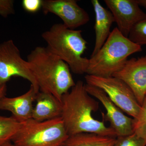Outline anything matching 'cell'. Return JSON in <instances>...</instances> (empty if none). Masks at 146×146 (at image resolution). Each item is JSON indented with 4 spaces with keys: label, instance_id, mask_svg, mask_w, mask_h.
I'll return each instance as SVG.
<instances>
[{
    "label": "cell",
    "instance_id": "1",
    "mask_svg": "<svg viewBox=\"0 0 146 146\" xmlns=\"http://www.w3.org/2000/svg\"><path fill=\"white\" fill-rule=\"evenodd\" d=\"M61 102V118L69 136L90 133L117 138L110 127L93 117V112L98 109L99 103L88 94L82 81L79 80L63 95Z\"/></svg>",
    "mask_w": 146,
    "mask_h": 146
},
{
    "label": "cell",
    "instance_id": "2",
    "mask_svg": "<svg viewBox=\"0 0 146 146\" xmlns=\"http://www.w3.org/2000/svg\"><path fill=\"white\" fill-rule=\"evenodd\" d=\"M27 60L39 91L52 94L60 101L76 84L68 64L46 47H36Z\"/></svg>",
    "mask_w": 146,
    "mask_h": 146
},
{
    "label": "cell",
    "instance_id": "3",
    "mask_svg": "<svg viewBox=\"0 0 146 146\" xmlns=\"http://www.w3.org/2000/svg\"><path fill=\"white\" fill-rule=\"evenodd\" d=\"M51 52L67 63L73 73H86L89 59L83 54L87 42L83 38L82 31L71 29L63 24H55L42 35Z\"/></svg>",
    "mask_w": 146,
    "mask_h": 146
},
{
    "label": "cell",
    "instance_id": "4",
    "mask_svg": "<svg viewBox=\"0 0 146 146\" xmlns=\"http://www.w3.org/2000/svg\"><path fill=\"white\" fill-rule=\"evenodd\" d=\"M141 47L115 27L100 49L89 58L86 74L104 77L113 76L123 67L129 56L142 50Z\"/></svg>",
    "mask_w": 146,
    "mask_h": 146
},
{
    "label": "cell",
    "instance_id": "5",
    "mask_svg": "<svg viewBox=\"0 0 146 146\" xmlns=\"http://www.w3.org/2000/svg\"><path fill=\"white\" fill-rule=\"evenodd\" d=\"M69 137L61 117L41 122L31 119L21 123L11 142L15 146H62Z\"/></svg>",
    "mask_w": 146,
    "mask_h": 146
},
{
    "label": "cell",
    "instance_id": "6",
    "mask_svg": "<svg viewBox=\"0 0 146 146\" xmlns=\"http://www.w3.org/2000/svg\"><path fill=\"white\" fill-rule=\"evenodd\" d=\"M85 80L86 84L98 87L104 91L124 113L134 119L138 117L141 106L131 89L122 80L114 76L104 77L88 74L85 76Z\"/></svg>",
    "mask_w": 146,
    "mask_h": 146
},
{
    "label": "cell",
    "instance_id": "7",
    "mask_svg": "<svg viewBox=\"0 0 146 146\" xmlns=\"http://www.w3.org/2000/svg\"><path fill=\"white\" fill-rule=\"evenodd\" d=\"M13 77L27 80L39 92V86L27 61L22 57L18 47L10 39L0 44V86L6 84Z\"/></svg>",
    "mask_w": 146,
    "mask_h": 146
},
{
    "label": "cell",
    "instance_id": "8",
    "mask_svg": "<svg viewBox=\"0 0 146 146\" xmlns=\"http://www.w3.org/2000/svg\"><path fill=\"white\" fill-rule=\"evenodd\" d=\"M85 88L89 95L98 100L103 106L106 113H102L103 118L109 122L110 127L114 131L117 137L133 133V118L125 115L102 89L86 84Z\"/></svg>",
    "mask_w": 146,
    "mask_h": 146
},
{
    "label": "cell",
    "instance_id": "9",
    "mask_svg": "<svg viewBox=\"0 0 146 146\" xmlns=\"http://www.w3.org/2000/svg\"><path fill=\"white\" fill-rule=\"evenodd\" d=\"M42 9L44 14L57 16L65 26L71 29L84 25L90 20L88 13L76 0H43Z\"/></svg>",
    "mask_w": 146,
    "mask_h": 146
},
{
    "label": "cell",
    "instance_id": "10",
    "mask_svg": "<svg viewBox=\"0 0 146 146\" xmlns=\"http://www.w3.org/2000/svg\"><path fill=\"white\" fill-rule=\"evenodd\" d=\"M115 19L120 32L128 37L133 27L143 19L146 13L140 8L136 0H105Z\"/></svg>",
    "mask_w": 146,
    "mask_h": 146
},
{
    "label": "cell",
    "instance_id": "11",
    "mask_svg": "<svg viewBox=\"0 0 146 146\" xmlns=\"http://www.w3.org/2000/svg\"><path fill=\"white\" fill-rule=\"evenodd\" d=\"M113 76L127 84L142 106L146 96V56L127 60L123 67Z\"/></svg>",
    "mask_w": 146,
    "mask_h": 146
},
{
    "label": "cell",
    "instance_id": "12",
    "mask_svg": "<svg viewBox=\"0 0 146 146\" xmlns=\"http://www.w3.org/2000/svg\"><path fill=\"white\" fill-rule=\"evenodd\" d=\"M38 92L31 85L28 91L23 95L12 98L4 97L0 101V110L11 112L12 117L20 123L30 119L33 103Z\"/></svg>",
    "mask_w": 146,
    "mask_h": 146
},
{
    "label": "cell",
    "instance_id": "13",
    "mask_svg": "<svg viewBox=\"0 0 146 146\" xmlns=\"http://www.w3.org/2000/svg\"><path fill=\"white\" fill-rule=\"evenodd\" d=\"M91 3L95 11L94 29L96 41L91 56L96 54L104 44L111 33L110 29L115 19L110 11L102 6L98 0H91Z\"/></svg>",
    "mask_w": 146,
    "mask_h": 146
},
{
    "label": "cell",
    "instance_id": "14",
    "mask_svg": "<svg viewBox=\"0 0 146 146\" xmlns=\"http://www.w3.org/2000/svg\"><path fill=\"white\" fill-rule=\"evenodd\" d=\"M35 102L32 119L41 122L61 117L62 103L52 94L39 91Z\"/></svg>",
    "mask_w": 146,
    "mask_h": 146
},
{
    "label": "cell",
    "instance_id": "15",
    "mask_svg": "<svg viewBox=\"0 0 146 146\" xmlns=\"http://www.w3.org/2000/svg\"><path fill=\"white\" fill-rule=\"evenodd\" d=\"M116 138L94 133H78L69 136L63 146H113Z\"/></svg>",
    "mask_w": 146,
    "mask_h": 146
},
{
    "label": "cell",
    "instance_id": "16",
    "mask_svg": "<svg viewBox=\"0 0 146 146\" xmlns=\"http://www.w3.org/2000/svg\"><path fill=\"white\" fill-rule=\"evenodd\" d=\"M20 125L21 123L12 116L7 117L0 115V146L11 142Z\"/></svg>",
    "mask_w": 146,
    "mask_h": 146
},
{
    "label": "cell",
    "instance_id": "17",
    "mask_svg": "<svg viewBox=\"0 0 146 146\" xmlns=\"http://www.w3.org/2000/svg\"><path fill=\"white\" fill-rule=\"evenodd\" d=\"M128 37L131 41L141 46L146 45V13L143 19L133 27Z\"/></svg>",
    "mask_w": 146,
    "mask_h": 146
},
{
    "label": "cell",
    "instance_id": "18",
    "mask_svg": "<svg viewBox=\"0 0 146 146\" xmlns=\"http://www.w3.org/2000/svg\"><path fill=\"white\" fill-rule=\"evenodd\" d=\"M133 133L146 141V97L138 117L134 119Z\"/></svg>",
    "mask_w": 146,
    "mask_h": 146
},
{
    "label": "cell",
    "instance_id": "19",
    "mask_svg": "<svg viewBox=\"0 0 146 146\" xmlns=\"http://www.w3.org/2000/svg\"><path fill=\"white\" fill-rule=\"evenodd\" d=\"M146 141L133 133L117 137L113 146H146Z\"/></svg>",
    "mask_w": 146,
    "mask_h": 146
},
{
    "label": "cell",
    "instance_id": "20",
    "mask_svg": "<svg viewBox=\"0 0 146 146\" xmlns=\"http://www.w3.org/2000/svg\"><path fill=\"white\" fill-rule=\"evenodd\" d=\"M42 3L43 0H23L22 5L27 12L34 13L42 8Z\"/></svg>",
    "mask_w": 146,
    "mask_h": 146
},
{
    "label": "cell",
    "instance_id": "21",
    "mask_svg": "<svg viewBox=\"0 0 146 146\" xmlns=\"http://www.w3.org/2000/svg\"><path fill=\"white\" fill-rule=\"evenodd\" d=\"M14 3L12 0H0V16L6 18L14 14Z\"/></svg>",
    "mask_w": 146,
    "mask_h": 146
},
{
    "label": "cell",
    "instance_id": "22",
    "mask_svg": "<svg viewBox=\"0 0 146 146\" xmlns=\"http://www.w3.org/2000/svg\"><path fill=\"white\" fill-rule=\"evenodd\" d=\"M7 90V87L6 84L0 86V101L5 96Z\"/></svg>",
    "mask_w": 146,
    "mask_h": 146
},
{
    "label": "cell",
    "instance_id": "23",
    "mask_svg": "<svg viewBox=\"0 0 146 146\" xmlns=\"http://www.w3.org/2000/svg\"><path fill=\"white\" fill-rule=\"evenodd\" d=\"M136 1L140 6L146 9V0H136Z\"/></svg>",
    "mask_w": 146,
    "mask_h": 146
},
{
    "label": "cell",
    "instance_id": "24",
    "mask_svg": "<svg viewBox=\"0 0 146 146\" xmlns=\"http://www.w3.org/2000/svg\"><path fill=\"white\" fill-rule=\"evenodd\" d=\"M4 146H15L11 142H9V143H7V144H6Z\"/></svg>",
    "mask_w": 146,
    "mask_h": 146
},
{
    "label": "cell",
    "instance_id": "25",
    "mask_svg": "<svg viewBox=\"0 0 146 146\" xmlns=\"http://www.w3.org/2000/svg\"><path fill=\"white\" fill-rule=\"evenodd\" d=\"M146 96L145 98H146Z\"/></svg>",
    "mask_w": 146,
    "mask_h": 146
},
{
    "label": "cell",
    "instance_id": "26",
    "mask_svg": "<svg viewBox=\"0 0 146 146\" xmlns=\"http://www.w3.org/2000/svg\"></svg>",
    "mask_w": 146,
    "mask_h": 146
}]
</instances>
